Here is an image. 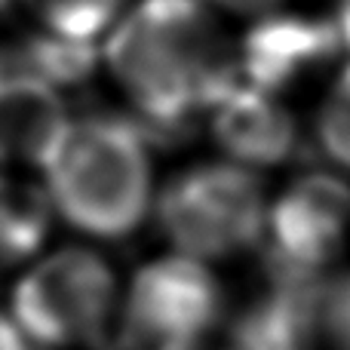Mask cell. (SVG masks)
Masks as SVG:
<instances>
[{
	"instance_id": "17",
	"label": "cell",
	"mask_w": 350,
	"mask_h": 350,
	"mask_svg": "<svg viewBox=\"0 0 350 350\" xmlns=\"http://www.w3.org/2000/svg\"><path fill=\"white\" fill-rule=\"evenodd\" d=\"M12 12H18V3H16V0H0V22H6Z\"/></svg>"
},
{
	"instance_id": "2",
	"label": "cell",
	"mask_w": 350,
	"mask_h": 350,
	"mask_svg": "<svg viewBox=\"0 0 350 350\" xmlns=\"http://www.w3.org/2000/svg\"><path fill=\"white\" fill-rule=\"evenodd\" d=\"M55 221L90 240H123L151 218L157 193L145 129L117 117H71L37 170Z\"/></svg>"
},
{
	"instance_id": "5",
	"label": "cell",
	"mask_w": 350,
	"mask_h": 350,
	"mask_svg": "<svg viewBox=\"0 0 350 350\" xmlns=\"http://www.w3.org/2000/svg\"><path fill=\"white\" fill-rule=\"evenodd\" d=\"M221 317L224 289L215 267L166 252L123 283L114 335L123 350H203Z\"/></svg>"
},
{
	"instance_id": "8",
	"label": "cell",
	"mask_w": 350,
	"mask_h": 350,
	"mask_svg": "<svg viewBox=\"0 0 350 350\" xmlns=\"http://www.w3.org/2000/svg\"><path fill=\"white\" fill-rule=\"evenodd\" d=\"M218 157H228L255 172L286 166L298 151L301 123L289 98L237 80L203 120Z\"/></svg>"
},
{
	"instance_id": "18",
	"label": "cell",
	"mask_w": 350,
	"mask_h": 350,
	"mask_svg": "<svg viewBox=\"0 0 350 350\" xmlns=\"http://www.w3.org/2000/svg\"><path fill=\"white\" fill-rule=\"evenodd\" d=\"M6 68H10V65H6V53H0V77L6 74Z\"/></svg>"
},
{
	"instance_id": "13",
	"label": "cell",
	"mask_w": 350,
	"mask_h": 350,
	"mask_svg": "<svg viewBox=\"0 0 350 350\" xmlns=\"http://www.w3.org/2000/svg\"><path fill=\"white\" fill-rule=\"evenodd\" d=\"M310 133L329 166L350 175V55L338 62L317 90Z\"/></svg>"
},
{
	"instance_id": "1",
	"label": "cell",
	"mask_w": 350,
	"mask_h": 350,
	"mask_svg": "<svg viewBox=\"0 0 350 350\" xmlns=\"http://www.w3.org/2000/svg\"><path fill=\"white\" fill-rule=\"evenodd\" d=\"M98 62L142 129L203 123L240 80L237 34L203 0H133L98 40Z\"/></svg>"
},
{
	"instance_id": "4",
	"label": "cell",
	"mask_w": 350,
	"mask_h": 350,
	"mask_svg": "<svg viewBox=\"0 0 350 350\" xmlns=\"http://www.w3.org/2000/svg\"><path fill=\"white\" fill-rule=\"evenodd\" d=\"M123 280L83 243L43 249L16 273L10 317L37 350H92L114 335Z\"/></svg>"
},
{
	"instance_id": "9",
	"label": "cell",
	"mask_w": 350,
	"mask_h": 350,
	"mask_svg": "<svg viewBox=\"0 0 350 350\" xmlns=\"http://www.w3.org/2000/svg\"><path fill=\"white\" fill-rule=\"evenodd\" d=\"M71 117L68 96L34 74L6 68L0 77V170L37 175Z\"/></svg>"
},
{
	"instance_id": "12",
	"label": "cell",
	"mask_w": 350,
	"mask_h": 350,
	"mask_svg": "<svg viewBox=\"0 0 350 350\" xmlns=\"http://www.w3.org/2000/svg\"><path fill=\"white\" fill-rule=\"evenodd\" d=\"M34 28L80 43H98L133 0H16Z\"/></svg>"
},
{
	"instance_id": "16",
	"label": "cell",
	"mask_w": 350,
	"mask_h": 350,
	"mask_svg": "<svg viewBox=\"0 0 350 350\" xmlns=\"http://www.w3.org/2000/svg\"><path fill=\"white\" fill-rule=\"evenodd\" d=\"M329 22H332L335 34H338V43L345 49V55H350V0H335L332 10H326Z\"/></svg>"
},
{
	"instance_id": "11",
	"label": "cell",
	"mask_w": 350,
	"mask_h": 350,
	"mask_svg": "<svg viewBox=\"0 0 350 350\" xmlns=\"http://www.w3.org/2000/svg\"><path fill=\"white\" fill-rule=\"evenodd\" d=\"M18 49H25V59L6 62L10 68L25 74H34L62 96L68 90H77L90 77L102 74V62H98V43H80L68 40V37H55L46 31L31 25V34L18 40Z\"/></svg>"
},
{
	"instance_id": "6",
	"label": "cell",
	"mask_w": 350,
	"mask_h": 350,
	"mask_svg": "<svg viewBox=\"0 0 350 350\" xmlns=\"http://www.w3.org/2000/svg\"><path fill=\"white\" fill-rule=\"evenodd\" d=\"M261 249L289 283L338 271L350 249V175L304 170L271 191Z\"/></svg>"
},
{
	"instance_id": "3",
	"label": "cell",
	"mask_w": 350,
	"mask_h": 350,
	"mask_svg": "<svg viewBox=\"0 0 350 350\" xmlns=\"http://www.w3.org/2000/svg\"><path fill=\"white\" fill-rule=\"evenodd\" d=\"M267 197L265 172L228 157H206L157 181L151 218L170 252L215 267L261 249Z\"/></svg>"
},
{
	"instance_id": "10",
	"label": "cell",
	"mask_w": 350,
	"mask_h": 350,
	"mask_svg": "<svg viewBox=\"0 0 350 350\" xmlns=\"http://www.w3.org/2000/svg\"><path fill=\"white\" fill-rule=\"evenodd\" d=\"M55 212L40 178L0 170V273H18L46 249Z\"/></svg>"
},
{
	"instance_id": "15",
	"label": "cell",
	"mask_w": 350,
	"mask_h": 350,
	"mask_svg": "<svg viewBox=\"0 0 350 350\" xmlns=\"http://www.w3.org/2000/svg\"><path fill=\"white\" fill-rule=\"evenodd\" d=\"M0 350H37L25 338V332L10 317V310H0Z\"/></svg>"
},
{
	"instance_id": "7",
	"label": "cell",
	"mask_w": 350,
	"mask_h": 350,
	"mask_svg": "<svg viewBox=\"0 0 350 350\" xmlns=\"http://www.w3.org/2000/svg\"><path fill=\"white\" fill-rule=\"evenodd\" d=\"M341 59L345 49L326 12L292 10V3L246 22L237 34L240 80L289 102L320 90Z\"/></svg>"
},
{
	"instance_id": "14",
	"label": "cell",
	"mask_w": 350,
	"mask_h": 350,
	"mask_svg": "<svg viewBox=\"0 0 350 350\" xmlns=\"http://www.w3.org/2000/svg\"><path fill=\"white\" fill-rule=\"evenodd\" d=\"M209 10H215L221 18H228V22H255V18L261 16H271V12L283 10V6H289L292 0H203Z\"/></svg>"
}]
</instances>
